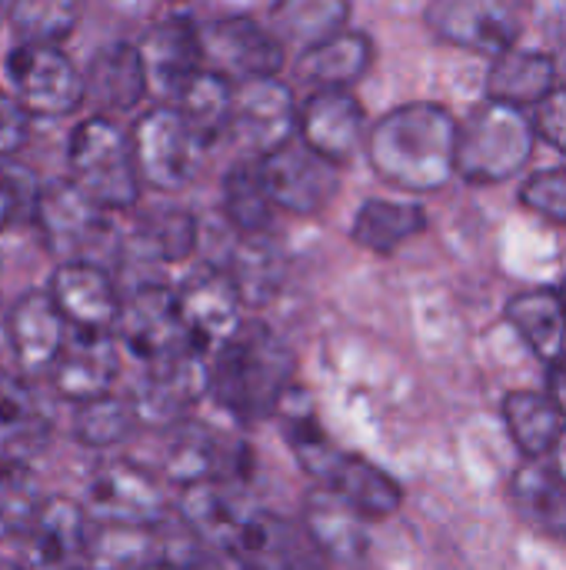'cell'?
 Instances as JSON below:
<instances>
[{"label": "cell", "instance_id": "obj_34", "mask_svg": "<svg viewBox=\"0 0 566 570\" xmlns=\"http://www.w3.org/2000/svg\"><path fill=\"white\" fill-rule=\"evenodd\" d=\"M554 60L537 50H500L494 53V67L487 73V90L494 100L514 104V107H530L544 100L554 87Z\"/></svg>", "mask_w": 566, "mask_h": 570}, {"label": "cell", "instance_id": "obj_22", "mask_svg": "<svg viewBox=\"0 0 566 570\" xmlns=\"http://www.w3.org/2000/svg\"><path fill=\"white\" fill-rule=\"evenodd\" d=\"M137 50L143 60L147 90H160L170 97L190 80V73L203 67L200 27L190 17H167L153 23L137 43Z\"/></svg>", "mask_w": 566, "mask_h": 570}, {"label": "cell", "instance_id": "obj_2", "mask_svg": "<svg viewBox=\"0 0 566 570\" xmlns=\"http://www.w3.org/2000/svg\"><path fill=\"white\" fill-rule=\"evenodd\" d=\"M297 357L267 324H240L214 354L207 394L237 421L254 424L277 414L294 387Z\"/></svg>", "mask_w": 566, "mask_h": 570}, {"label": "cell", "instance_id": "obj_40", "mask_svg": "<svg viewBox=\"0 0 566 570\" xmlns=\"http://www.w3.org/2000/svg\"><path fill=\"white\" fill-rule=\"evenodd\" d=\"M40 488L27 461L0 458V538L20 541L40 508Z\"/></svg>", "mask_w": 566, "mask_h": 570}, {"label": "cell", "instance_id": "obj_38", "mask_svg": "<svg viewBox=\"0 0 566 570\" xmlns=\"http://www.w3.org/2000/svg\"><path fill=\"white\" fill-rule=\"evenodd\" d=\"M137 428H140V421H137L133 401L130 397H117L110 391L97 394L90 401H80L77 414H73L77 441L87 444V448H97V451L123 444Z\"/></svg>", "mask_w": 566, "mask_h": 570}, {"label": "cell", "instance_id": "obj_36", "mask_svg": "<svg viewBox=\"0 0 566 570\" xmlns=\"http://www.w3.org/2000/svg\"><path fill=\"white\" fill-rule=\"evenodd\" d=\"M504 421H507V431H510L514 444L527 458L550 454V448L557 444L560 431L566 428V417L557 411V404L547 394H534V391H514V394H507V401H504Z\"/></svg>", "mask_w": 566, "mask_h": 570}, {"label": "cell", "instance_id": "obj_45", "mask_svg": "<svg viewBox=\"0 0 566 570\" xmlns=\"http://www.w3.org/2000/svg\"><path fill=\"white\" fill-rule=\"evenodd\" d=\"M20 214H23V204H20V197H17V190H13L10 177L0 170V234H3Z\"/></svg>", "mask_w": 566, "mask_h": 570}, {"label": "cell", "instance_id": "obj_17", "mask_svg": "<svg viewBox=\"0 0 566 570\" xmlns=\"http://www.w3.org/2000/svg\"><path fill=\"white\" fill-rule=\"evenodd\" d=\"M50 301L63 314L70 331H90V334H113L117 311H120V291L110 277V271L97 261H60V267L50 277L47 287Z\"/></svg>", "mask_w": 566, "mask_h": 570}, {"label": "cell", "instance_id": "obj_31", "mask_svg": "<svg viewBox=\"0 0 566 570\" xmlns=\"http://www.w3.org/2000/svg\"><path fill=\"white\" fill-rule=\"evenodd\" d=\"M374 63V40L344 27L330 40L300 53V73L314 87H354Z\"/></svg>", "mask_w": 566, "mask_h": 570}, {"label": "cell", "instance_id": "obj_4", "mask_svg": "<svg viewBox=\"0 0 566 570\" xmlns=\"http://www.w3.org/2000/svg\"><path fill=\"white\" fill-rule=\"evenodd\" d=\"M534 120L524 107L487 100L470 114L464 127H457V157L454 167L470 184H500L524 170L534 154Z\"/></svg>", "mask_w": 566, "mask_h": 570}, {"label": "cell", "instance_id": "obj_48", "mask_svg": "<svg viewBox=\"0 0 566 570\" xmlns=\"http://www.w3.org/2000/svg\"><path fill=\"white\" fill-rule=\"evenodd\" d=\"M550 451H554V468L560 471V478L566 481V428L560 431V438H557V444Z\"/></svg>", "mask_w": 566, "mask_h": 570}, {"label": "cell", "instance_id": "obj_8", "mask_svg": "<svg viewBox=\"0 0 566 570\" xmlns=\"http://www.w3.org/2000/svg\"><path fill=\"white\" fill-rule=\"evenodd\" d=\"M7 77L33 117H67L83 104V73L60 43L20 40L7 57Z\"/></svg>", "mask_w": 566, "mask_h": 570}, {"label": "cell", "instance_id": "obj_11", "mask_svg": "<svg viewBox=\"0 0 566 570\" xmlns=\"http://www.w3.org/2000/svg\"><path fill=\"white\" fill-rule=\"evenodd\" d=\"M167 448H163V481L187 488L200 481H240L250 471L247 444L227 441L207 424L177 421L167 428Z\"/></svg>", "mask_w": 566, "mask_h": 570}, {"label": "cell", "instance_id": "obj_32", "mask_svg": "<svg viewBox=\"0 0 566 570\" xmlns=\"http://www.w3.org/2000/svg\"><path fill=\"white\" fill-rule=\"evenodd\" d=\"M173 107L180 110V117L190 124V130L210 147L217 137L227 134L230 127V107H234V80L200 67L197 73H190V80L173 94Z\"/></svg>", "mask_w": 566, "mask_h": 570}, {"label": "cell", "instance_id": "obj_23", "mask_svg": "<svg viewBox=\"0 0 566 570\" xmlns=\"http://www.w3.org/2000/svg\"><path fill=\"white\" fill-rule=\"evenodd\" d=\"M317 484L327 488L330 494H337L364 521H387L404 504V491L387 471H380L377 464H370L364 458L344 454V451H337L327 461Z\"/></svg>", "mask_w": 566, "mask_h": 570}, {"label": "cell", "instance_id": "obj_41", "mask_svg": "<svg viewBox=\"0 0 566 570\" xmlns=\"http://www.w3.org/2000/svg\"><path fill=\"white\" fill-rule=\"evenodd\" d=\"M137 244H140L143 254L153 257V261H163V264L183 261V257H190V250L197 247V217L187 214V210H180V207L150 210V214L140 220Z\"/></svg>", "mask_w": 566, "mask_h": 570}, {"label": "cell", "instance_id": "obj_12", "mask_svg": "<svg viewBox=\"0 0 566 570\" xmlns=\"http://www.w3.org/2000/svg\"><path fill=\"white\" fill-rule=\"evenodd\" d=\"M200 50H203V67L230 77L234 83L247 77L280 73L287 60V47L270 33V27L240 13L203 23Z\"/></svg>", "mask_w": 566, "mask_h": 570}, {"label": "cell", "instance_id": "obj_21", "mask_svg": "<svg viewBox=\"0 0 566 570\" xmlns=\"http://www.w3.org/2000/svg\"><path fill=\"white\" fill-rule=\"evenodd\" d=\"M7 327H10V351L17 367L27 377H47L53 367L70 327L47 291H30L17 304L7 307Z\"/></svg>", "mask_w": 566, "mask_h": 570}, {"label": "cell", "instance_id": "obj_37", "mask_svg": "<svg viewBox=\"0 0 566 570\" xmlns=\"http://www.w3.org/2000/svg\"><path fill=\"white\" fill-rule=\"evenodd\" d=\"M220 207H224L227 224L237 234H257V230H267L270 227V217H274L277 207H274V200L267 194V184H264V174H260V160L257 157L237 160L227 170Z\"/></svg>", "mask_w": 566, "mask_h": 570}, {"label": "cell", "instance_id": "obj_15", "mask_svg": "<svg viewBox=\"0 0 566 570\" xmlns=\"http://www.w3.org/2000/svg\"><path fill=\"white\" fill-rule=\"evenodd\" d=\"M173 294L190 347L207 357L244 324V301L227 271L197 267Z\"/></svg>", "mask_w": 566, "mask_h": 570}, {"label": "cell", "instance_id": "obj_46", "mask_svg": "<svg viewBox=\"0 0 566 570\" xmlns=\"http://www.w3.org/2000/svg\"><path fill=\"white\" fill-rule=\"evenodd\" d=\"M547 384H550V401L557 404V411L566 417V351L557 357V361H550V377H547Z\"/></svg>", "mask_w": 566, "mask_h": 570}, {"label": "cell", "instance_id": "obj_47", "mask_svg": "<svg viewBox=\"0 0 566 570\" xmlns=\"http://www.w3.org/2000/svg\"><path fill=\"white\" fill-rule=\"evenodd\" d=\"M7 361H13V351H10V327H7V307L0 304V374L7 367Z\"/></svg>", "mask_w": 566, "mask_h": 570}, {"label": "cell", "instance_id": "obj_10", "mask_svg": "<svg viewBox=\"0 0 566 570\" xmlns=\"http://www.w3.org/2000/svg\"><path fill=\"white\" fill-rule=\"evenodd\" d=\"M83 508L97 524L153 528L167 518V494L153 471L130 461H110L90 474Z\"/></svg>", "mask_w": 566, "mask_h": 570}, {"label": "cell", "instance_id": "obj_30", "mask_svg": "<svg viewBox=\"0 0 566 570\" xmlns=\"http://www.w3.org/2000/svg\"><path fill=\"white\" fill-rule=\"evenodd\" d=\"M514 504L537 534L566 541V481L554 464H524L514 478Z\"/></svg>", "mask_w": 566, "mask_h": 570}, {"label": "cell", "instance_id": "obj_13", "mask_svg": "<svg viewBox=\"0 0 566 570\" xmlns=\"http://www.w3.org/2000/svg\"><path fill=\"white\" fill-rule=\"evenodd\" d=\"M227 134L237 137L250 157H264L297 134V100L294 90L270 77H247L234 83V107Z\"/></svg>", "mask_w": 566, "mask_h": 570}, {"label": "cell", "instance_id": "obj_44", "mask_svg": "<svg viewBox=\"0 0 566 570\" xmlns=\"http://www.w3.org/2000/svg\"><path fill=\"white\" fill-rule=\"evenodd\" d=\"M534 130H537L544 140H550L554 147L566 150V87H560V90L550 87V94H547L544 100H537Z\"/></svg>", "mask_w": 566, "mask_h": 570}, {"label": "cell", "instance_id": "obj_18", "mask_svg": "<svg viewBox=\"0 0 566 570\" xmlns=\"http://www.w3.org/2000/svg\"><path fill=\"white\" fill-rule=\"evenodd\" d=\"M364 107L350 87H317L297 107V137L334 164H350L364 144Z\"/></svg>", "mask_w": 566, "mask_h": 570}, {"label": "cell", "instance_id": "obj_39", "mask_svg": "<svg viewBox=\"0 0 566 570\" xmlns=\"http://www.w3.org/2000/svg\"><path fill=\"white\" fill-rule=\"evenodd\" d=\"M10 30L30 43H63L80 23V0H7Z\"/></svg>", "mask_w": 566, "mask_h": 570}, {"label": "cell", "instance_id": "obj_9", "mask_svg": "<svg viewBox=\"0 0 566 570\" xmlns=\"http://www.w3.org/2000/svg\"><path fill=\"white\" fill-rule=\"evenodd\" d=\"M207 377L210 357L197 347H180L167 357L147 361V374L130 397L140 428L167 431L170 424L187 421V414L207 394Z\"/></svg>", "mask_w": 566, "mask_h": 570}, {"label": "cell", "instance_id": "obj_16", "mask_svg": "<svg viewBox=\"0 0 566 570\" xmlns=\"http://www.w3.org/2000/svg\"><path fill=\"white\" fill-rule=\"evenodd\" d=\"M427 27L464 50L500 53L520 37V13L510 0H430Z\"/></svg>", "mask_w": 566, "mask_h": 570}, {"label": "cell", "instance_id": "obj_42", "mask_svg": "<svg viewBox=\"0 0 566 570\" xmlns=\"http://www.w3.org/2000/svg\"><path fill=\"white\" fill-rule=\"evenodd\" d=\"M524 207H530L534 214L566 224V167H554V170H540L534 174L524 190H520Z\"/></svg>", "mask_w": 566, "mask_h": 570}, {"label": "cell", "instance_id": "obj_3", "mask_svg": "<svg viewBox=\"0 0 566 570\" xmlns=\"http://www.w3.org/2000/svg\"><path fill=\"white\" fill-rule=\"evenodd\" d=\"M67 167L70 180L107 210H127L140 200L143 184L133 164L130 134L110 114L83 117L73 127Z\"/></svg>", "mask_w": 566, "mask_h": 570}, {"label": "cell", "instance_id": "obj_35", "mask_svg": "<svg viewBox=\"0 0 566 570\" xmlns=\"http://www.w3.org/2000/svg\"><path fill=\"white\" fill-rule=\"evenodd\" d=\"M507 317L540 361L550 364L566 351V311L560 294L554 291L517 294L507 304Z\"/></svg>", "mask_w": 566, "mask_h": 570}, {"label": "cell", "instance_id": "obj_14", "mask_svg": "<svg viewBox=\"0 0 566 570\" xmlns=\"http://www.w3.org/2000/svg\"><path fill=\"white\" fill-rule=\"evenodd\" d=\"M113 337L123 351H130L143 364L167 357L180 347H190L183 324H180L177 294L157 281H147L133 287L127 297H120Z\"/></svg>", "mask_w": 566, "mask_h": 570}, {"label": "cell", "instance_id": "obj_25", "mask_svg": "<svg viewBox=\"0 0 566 570\" xmlns=\"http://www.w3.org/2000/svg\"><path fill=\"white\" fill-rule=\"evenodd\" d=\"M147 97V73L137 43H107L100 47L83 70V100L97 114H130Z\"/></svg>", "mask_w": 566, "mask_h": 570}, {"label": "cell", "instance_id": "obj_28", "mask_svg": "<svg viewBox=\"0 0 566 570\" xmlns=\"http://www.w3.org/2000/svg\"><path fill=\"white\" fill-rule=\"evenodd\" d=\"M50 441V417L30 384L0 374V458L27 461Z\"/></svg>", "mask_w": 566, "mask_h": 570}, {"label": "cell", "instance_id": "obj_24", "mask_svg": "<svg viewBox=\"0 0 566 570\" xmlns=\"http://www.w3.org/2000/svg\"><path fill=\"white\" fill-rule=\"evenodd\" d=\"M314 544L307 541L300 524H290L280 514H267V511H247L230 548L227 558L247 568H294L310 561Z\"/></svg>", "mask_w": 566, "mask_h": 570}, {"label": "cell", "instance_id": "obj_20", "mask_svg": "<svg viewBox=\"0 0 566 570\" xmlns=\"http://www.w3.org/2000/svg\"><path fill=\"white\" fill-rule=\"evenodd\" d=\"M27 561L37 568H70L90 561L93 518L70 498H43L30 531L20 538Z\"/></svg>", "mask_w": 566, "mask_h": 570}, {"label": "cell", "instance_id": "obj_33", "mask_svg": "<svg viewBox=\"0 0 566 570\" xmlns=\"http://www.w3.org/2000/svg\"><path fill=\"white\" fill-rule=\"evenodd\" d=\"M427 227V214L420 204L410 200H364L350 237L357 247L370 250V254H394L400 244H407L410 237H417Z\"/></svg>", "mask_w": 566, "mask_h": 570}, {"label": "cell", "instance_id": "obj_5", "mask_svg": "<svg viewBox=\"0 0 566 570\" xmlns=\"http://www.w3.org/2000/svg\"><path fill=\"white\" fill-rule=\"evenodd\" d=\"M130 150L143 187L180 194L200 177L207 144L190 130L177 107H150L130 127Z\"/></svg>", "mask_w": 566, "mask_h": 570}, {"label": "cell", "instance_id": "obj_27", "mask_svg": "<svg viewBox=\"0 0 566 570\" xmlns=\"http://www.w3.org/2000/svg\"><path fill=\"white\" fill-rule=\"evenodd\" d=\"M247 307H267L287 284V254L270 230L240 234L227 267Z\"/></svg>", "mask_w": 566, "mask_h": 570}, {"label": "cell", "instance_id": "obj_43", "mask_svg": "<svg viewBox=\"0 0 566 570\" xmlns=\"http://www.w3.org/2000/svg\"><path fill=\"white\" fill-rule=\"evenodd\" d=\"M33 114L17 100L13 90H0V160L17 157L30 140Z\"/></svg>", "mask_w": 566, "mask_h": 570}, {"label": "cell", "instance_id": "obj_7", "mask_svg": "<svg viewBox=\"0 0 566 570\" xmlns=\"http://www.w3.org/2000/svg\"><path fill=\"white\" fill-rule=\"evenodd\" d=\"M30 217L47 244L50 254L60 261H90V250H97L110 237L107 207H100L90 194H83L70 177L50 180L37 187Z\"/></svg>", "mask_w": 566, "mask_h": 570}, {"label": "cell", "instance_id": "obj_1", "mask_svg": "<svg viewBox=\"0 0 566 570\" xmlns=\"http://www.w3.org/2000/svg\"><path fill=\"white\" fill-rule=\"evenodd\" d=\"M457 127L454 114L430 100L394 107L370 127L367 160L407 194L440 190L457 174Z\"/></svg>", "mask_w": 566, "mask_h": 570}, {"label": "cell", "instance_id": "obj_6", "mask_svg": "<svg viewBox=\"0 0 566 570\" xmlns=\"http://www.w3.org/2000/svg\"><path fill=\"white\" fill-rule=\"evenodd\" d=\"M257 160H260L267 194H270L274 207L284 214L317 217L320 210L330 207V200L340 190V164L317 154L297 134Z\"/></svg>", "mask_w": 566, "mask_h": 570}, {"label": "cell", "instance_id": "obj_50", "mask_svg": "<svg viewBox=\"0 0 566 570\" xmlns=\"http://www.w3.org/2000/svg\"><path fill=\"white\" fill-rule=\"evenodd\" d=\"M560 301H564V311H566V287H564V294H560Z\"/></svg>", "mask_w": 566, "mask_h": 570}, {"label": "cell", "instance_id": "obj_19", "mask_svg": "<svg viewBox=\"0 0 566 570\" xmlns=\"http://www.w3.org/2000/svg\"><path fill=\"white\" fill-rule=\"evenodd\" d=\"M117 374H120V344L113 334L70 331L53 367L47 371V381L57 397L80 404L97 394H107L117 384Z\"/></svg>", "mask_w": 566, "mask_h": 570}, {"label": "cell", "instance_id": "obj_49", "mask_svg": "<svg viewBox=\"0 0 566 570\" xmlns=\"http://www.w3.org/2000/svg\"><path fill=\"white\" fill-rule=\"evenodd\" d=\"M3 17H7V0H0V23H3Z\"/></svg>", "mask_w": 566, "mask_h": 570}, {"label": "cell", "instance_id": "obj_29", "mask_svg": "<svg viewBox=\"0 0 566 570\" xmlns=\"http://www.w3.org/2000/svg\"><path fill=\"white\" fill-rule=\"evenodd\" d=\"M350 0H274L267 10L270 33L294 50H310L350 23Z\"/></svg>", "mask_w": 566, "mask_h": 570}, {"label": "cell", "instance_id": "obj_26", "mask_svg": "<svg viewBox=\"0 0 566 570\" xmlns=\"http://www.w3.org/2000/svg\"><path fill=\"white\" fill-rule=\"evenodd\" d=\"M307 541L314 544L317 558L334 561V564H357L367 558V534H364V518L350 511L337 494L327 488L314 491L304 504V521H300Z\"/></svg>", "mask_w": 566, "mask_h": 570}]
</instances>
